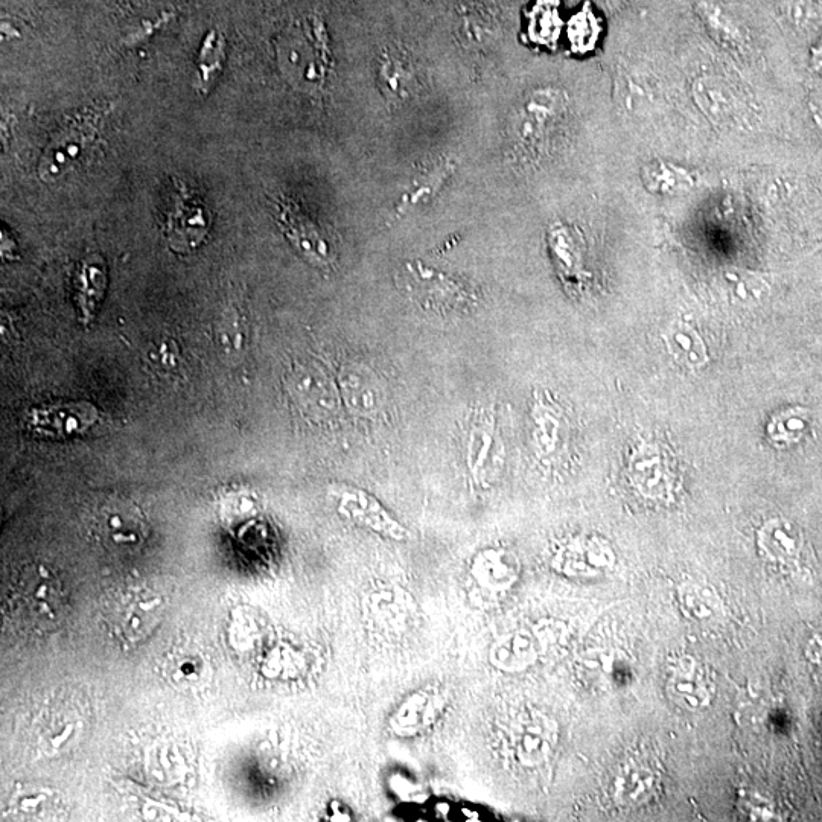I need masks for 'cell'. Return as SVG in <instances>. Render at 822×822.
Here are the masks:
<instances>
[{
    "instance_id": "1",
    "label": "cell",
    "mask_w": 822,
    "mask_h": 822,
    "mask_svg": "<svg viewBox=\"0 0 822 822\" xmlns=\"http://www.w3.org/2000/svg\"><path fill=\"white\" fill-rule=\"evenodd\" d=\"M8 608L22 628L37 634L54 631L66 615L63 582L48 565H25L8 587Z\"/></svg>"
},
{
    "instance_id": "2",
    "label": "cell",
    "mask_w": 822,
    "mask_h": 822,
    "mask_svg": "<svg viewBox=\"0 0 822 822\" xmlns=\"http://www.w3.org/2000/svg\"><path fill=\"white\" fill-rule=\"evenodd\" d=\"M399 288L424 311L448 316L466 313L475 303L474 293L463 282L424 262H407L396 276Z\"/></svg>"
},
{
    "instance_id": "3",
    "label": "cell",
    "mask_w": 822,
    "mask_h": 822,
    "mask_svg": "<svg viewBox=\"0 0 822 822\" xmlns=\"http://www.w3.org/2000/svg\"><path fill=\"white\" fill-rule=\"evenodd\" d=\"M98 116L93 113L69 119L46 145L39 163L43 182L57 183L80 168L98 142Z\"/></svg>"
},
{
    "instance_id": "4",
    "label": "cell",
    "mask_w": 822,
    "mask_h": 822,
    "mask_svg": "<svg viewBox=\"0 0 822 822\" xmlns=\"http://www.w3.org/2000/svg\"><path fill=\"white\" fill-rule=\"evenodd\" d=\"M90 530L96 541L113 553H130L144 545L148 524L144 513L127 498L107 497L90 513Z\"/></svg>"
},
{
    "instance_id": "5",
    "label": "cell",
    "mask_w": 822,
    "mask_h": 822,
    "mask_svg": "<svg viewBox=\"0 0 822 822\" xmlns=\"http://www.w3.org/2000/svg\"><path fill=\"white\" fill-rule=\"evenodd\" d=\"M285 386L294 404L310 421L326 424L340 415L343 401L338 383L319 363H294L285 376Z\"/></svg>"
},
{
    "instance_id": "6",
    "label": "cell",
    "mask_w": 822,
    "mask_h": 822,
    "mask_svg": "<svg viewBox=\"0 0 822 822\" xmlns=\"http://www.w3.org/2000/svg\"><path fill=\"white\" fill-rule=\"evenodd\" d=\"M279 63L285 77L300 89H322L329 71V52L320 29L296 32L279 45Z\"/></svg>"
},
{
    "instance_id": "7",
    "label": "cell",
    "mask_w": 822,
    "mask_h": 822,
    "mask_svg": "<svg viewBox=\"0 0 822 822\" xmlns=\"http://www.w3.org/2000/svg\"><path fill=\"white\" fill-rule=\"evenodd\" d=\"M211 226L208 206L185 183L174 179L173 206L165 224L168 246L176 253L194 252L208 238Z\"/></svg>"
},
{
    "instance_id": "8",
    "label": "cell",
    "mask_w": 822,
    "mask_h": 822,
    "mask_svg": "<svg viewBox=\"0 0 822 822\" xmlns=\"http://www.w3.org/2000/svg\"><path fill=\"white\" fill-rule=\"evenodd\" d=\"M568 98L564 90L541 87L532 90L513 116V136L517 144L526 150H535L548 130L564 116Z\"/></svg>"
},
{
    "instance_id": "9",
    "label": "cell",
    "mask_w": 822,
    "mask_h": 822,
    "mask_svg": "<svg viewBox=\"0 0 822 822\" xmlns=\"http://www.w3.org/2000/svg\"><path fill=\"white\" fill-rule=\"evenodd\" d=\"M278 220L291 246L316 267L326 268L334 264L335 256L331 244L319 224L308 217L302 209L288 198L278 201Z\"/></svg>"
},
{
    "instance_id": "10",
    "label": "cell",
    "mask_w": 822,
    "mask_h": 822,
    "mask_svg": "<svg viewBox=\"0 0 822 822\" xmlns=\"http://www.w3.org/2000/svg\"><path fill=\"white\" fill-rule=\"evenodd\" d=\"M96 419L98 410L90 402H57L29 410L25 425L36 436L67 439L86 433Z\"/></svg>"
},
{
    "instance_id": "11",
    "label": "cell",
    "mask_w": 822,
    "mask_h": 822,
    "mask_svg": "<svg viewBox=\"0 0 822 822\" xmlns=\"http://www.w3.org/2000/svg\"><path fill=\"white\" fill-rule=\"evenodd\" d=\"M341 401L352 415L373 419L383 410L386 392L380 376L366 363L343 364L338 375Z\"/></svg>"
},
{
    "instance_id": "12",
    "label": "cell",
    "mask_w": 822,
    "mask_h": 822,
    "mask_svg": "<svg viewBox=\"0 0 822 822\" xmlns=\"http://www.w3.org/2000/svg\"><path fill=\"white\" fill-rule=\"evenodd\" d=\"M332 495L338 501V510L345 517L389 538L398 539V541L407 538V530L376 501V498L370 497L361 489L352 488V486H334Z\"/></svg>"
},
{
    "instance_id": "13",
    "label": "cell",
    "mask_w": 822,
    "mask_h": 822,
    "mask_svg": "<svg viewBox=\"0 0 822 822\" xmlns=\"http://www.w3.org/2000/svg\"><path fill=\"white\" fill-rule=\"evenodd\" d=\"M497 448V418L492 407H480L472 413L466 431V465L469 474L482 482L486 468L492 462Z\"/></svg>"
},
{
    "instance_id": "14",
    "label": "cell",
    "mask_w": 822,
    "mask_h": 822,
    "mask_svg": "<svg viewBox=\"0 0 822 822\" xmlns=\"http://www.w3.org/2000/svg\"><path fill=\"white\" fill-rule=\"evenodd\" d=\"M693 99L702 115L717 127H730L740 116V101L724 78L705 75L692 87Z\"/></svg>"
},
{
    "instance_id": "15",
    "label": "cell",
    "mask_w": 822,
    "mask_h": 822,
    "mask_svg": "<svg viewBox=\"0 0 822 822\" xmlns=\"http://www.w3.org/2000/svg\"><path fill=\"white\" fill-rule=\"evenodd\" d=\"M376 81L384 98L392 106H398L415 95L418 78L415 66L407 55L398 49H386L378 60Z\"/></svg>"
},
{
    "instance_id": "16",
    "label": "cell",
    "mask_w": 822,
    "mask_h": 822,
    "mask_svg": "<svg viewBox=\"0 0 822 822\" xmlns=\"http://www.w3.org/2000/svg\"><path fill=\"white\" fill-rule=\"evenodd\" d=\"M160 605L162 599L154 596L151 591L144 588L128 591V594L121 597L118 612H115L118 628H121L128 638L139 640L142 635L148 634L154 628V623L159 620L162 611Z\"/></svg>"
},
{
    "instance_id": "17",
    "label": "cell",
    "mask_w": 822,
    "mask_h": 822,
    "mask_svg": "<svg viewBox=\"0 0 822 822\" xmlns=\"http://www.w3.org/2000/svg\"><path fill=\"white\" fill-rule=\"evenodd\" d=\"M641 182L649 192L679 195L692 191L695 179L687 169L666 160H652L641 168Z\"/></svg>"
},
{
    "instance_id": "18",
    "label": "cell",
    "mask_w": 822,
    "mask_h": 822,
    "mask_svg": "<svg viewBox=\"0 0 822 822\" xmlns=\"http://www.w3.org/2000/svg\"><path fill=\"white\" fill-rule=\"evenodd\" d=\"M453 169V163L448 162V160L425 169L424 173L416 177L408 191L402 195L401 201L396 206V215L401 217V215L408 214L411 209L419 208L422 204L433 200L437 192L453 176Z\"/></svg>"
},
{
    "instance_id": "19",
    "label": "cell",
    "mask_w": 822,
    "mask_h": 822,
    "mask_svg": "<svg viewBox=\"0 0 822 822\" xmlns=\"http://www.w3.org/2000/svg\"><path fill=\"white\" fill-rule=\"evenodd\" d=\"M107 274L98 264L84 261L75 279V300L84 325L95 319L96 310L106 294Z\"/></svg>"
},
{
    "instance_id": "20",
    "label": "cell",
    "mask_w": 822,
    "mask_h": 822,
    "mask_svg": "<svg viewBox=\"0 0 822 822\" xmlns=\"http://www.w3.org/2000/svg\"><path fill=\"white\" fill-rule=\"evenodd\" d=\"M226 61V43L218 32L211 31L198 52L194 87L200 95H208L220 77Z\"/></svg>"
},
{
    "instance_id": "21",
    "label": "cell",
    "mask_w": 822,
    "mask_h": 822,
    "mask_svg": "<svg viewBox=\"0 0 822 822\" xmlns=\"http://www.w3.org/2000/svg\"><path fill=\"white\" fill-rule=\"evenodd\" d=\"M667 348L676 361L689 369L704 367L708 361L707 348L695 329L675 325L666 334Z\"/></svg>"
},
{
    "instance_id": "22",
    "label": "cell",
    "mask_w": 822,
    "mask_h": 822,
    "mask_svg": "<svg viewBox=\"0 0 822 822\" xmlns=\"http://www.w3.org/2000/svg\"><path fill=\"white\" fill-rule=\"evenodd\" d=\"M215 341L220 354L229 363H238L246 349L244 323L235 308H227L215 323Z\"/></svg>"
},
{
    "instance_id": "23",
    "label": "cell",
    "mask_w": 822,
    "mask_h": 822,
    "mask_svg": "<svg viewBox=\"0 0 822 822\" xmlns=\"http://www.w3.org/2000/svg\"><path fill=\"white\" fill-rule=\"evenodd\" d=\"M548 243L559 264V270L565 276H577L582 267L579 244L573 229L565 224H555L548 233Z\"/></svg>"
},
{
    "instance_id": "24",
    "label": "cell",
    "mask_w": 822,
    "mask_h": 822,
    "mask_svg": "<svg viewBox=\"0 0 822 822\" xmlns=\"http://www.w3.org/2000/svg\"><path fill=\"white\" fill-rule=\"evenodd\" d=\"M724 290L730 302L751 306L765 300L769 288L768 284L756 274L730 271L724 276Z\"/></svg>"
},
{
    "instance_id": "25",
    "label": "cell",
    "mask_w": 822,
    "mask_h": 822,
    "mask_svg": "<svg viewBox=\"0 0 822 822\" xmlns=\"http://www.w3.org/2000/svg\"><path fill=\"white\" fill-rule=\"evenodd\" d=\"M696 13L701 17L705 28H707L719 42L727 43V45L731 46L740 45L743 37L739 26L736 25V22H734L719 5L708 2V0H702V2L696 4Z\"/></svg>"
},
{
    "instance_id": "26",
    "label": "cell",
    "mask_w": 822,
    "mask_h": 822,
    "mask_svg": "<svg viewBox=\"0 0 822 822\" xmlns=\"http://www.w3.org/2000/svg\"><path fill=\"white\" fill-rule=\"evenodd\" d=\"M460 36L472 45H482L486 40L495 36L497 31V20L494 14L486 11L482 5H469L460 13L459 20Z\"/></svg>"
},
{
    "instance_id": "27",
    "label": "cell",
    "mask_w": 822,
    "mask_h": 822,
    "mask_svg": "<svg viewBox=\"0 0 822 822\" xmlns=\"http://www.w3.org/2000/svg\"><path fill=\"white\" fill-rule=\"evenodd\" d=\"M763 545L769 555L778 559H792L800 550V533L786 521H772L763 530Z\"/></svg>"
},
{
    "instance_id": "28",
    "label": "cell",
    "mask_w": 822,
    "mask_h": 822,
    "mask_svg": "<svg viewBox=\"0 0 822 822\" xmlns=\"http://www.w3.org/2000/svg\"><path fill=\"white\" fill-rule=\"evenodd\" d=\"M809 427V418L804 410H789L777 416L772 427V434L780 442H794Z\"/></svg>"
},
{
    "instance_id": "29",
    "label": "cell",
    "mask_w": 822,
    "mask_h": 822,
    "mask_svg": "<svg viewBox=\"0 0 822 822\" xmlns=\"http://www.w3.org/2000/svg\"><path fill=\"white\" fill-rule=\"evenodd\" d=\"M148 358H150L154 367L163 370V372L176 370L180 364L179 345L171 337L160 338L151 345Z\"/></svg>"
},
{
    "instance_id": "30",
    "label": "cell",
    "mask_w": 822,
    "mask_h": 822,
    "mask_svg": "<svg viewBox=\"0 0 822 822\" xmlns=\"http://www.w3.org/2000/svg\"><path fill=\"white\" fill-rule=\"evenodd\" d=\"M258 510L256 498L249 492L236 491L227 495L223 500L224 518L233 523L252 518Z\"/></svg>"
},
{
    "instance_id": "31",
    "label": "cell",
    "mask_w": 822,
    "mask_h": 822,
    "mask_svg": "<svg viewBox=\"0 0 822 822\" xmlns=\"http://www.w3.org/2000/svg\"><path fill=\"white\" fill-rule=\"evenodd\" d=\"M594 29L597 31L596 23H594V16L585 13L577 14L574 17L573 25H571V36L576 45H590L591 39L594 37Z\"/></svg>"
},
{
    "instance_id": "32",
    "label": "cell",
    "mask_w": 822,
    "mask_h": 822,
    "mask_svg": "<svg viewBox=\"0 0 822 822\" xmlns=\"http://www.w3.org/2000/svg\"><path fill=\"white\" fill-rule=\"evenodd\" d=\"M198 664H200V661L192 660V658L179 661V670H177V673H179V676H182L183 679H186V681H192L195 676L200 675Z\"/></svg>"
},
{
    "instance_id": "33",
    "label": "cell",
    "mask_w": 822,
    "mask_h": 822,
    "mask_svg": "<svg viewBox=\"0 0 822 822\" xmlns=\"http://www.w3.org/2000/svg\"><path fill=\"white\" fill-rule=\"evenodd\" d=\"M812 66L815 71L822 74V39L819 40L818 45L812 51Z\"/></svg>"
},
{
    "instance_id": "34",
    "label": "cell",
    "mask_w": 822,
    "mask_h": 822,
    "mask_svg": "<svg viewBox=\"0 0 822 822\" xmlns=\"http://www.w3.org/2000/svg\"><path fill=\"white\" fill-rule=\"evenodd\" d=\"M812 113L816 124H818L819 127H822V101L813 102Z\"/></svg>"
},
{
    "instance_id": "35",
    "label": "cell",
    "mask_w": 822,
    "mask_h": 822,
    "mask_svg": "<svg viewBox=\"0 0 822 822\" xmlns=\"http://www.w3.org/2000/svg\"><path fill=\"white\" fill-rule=\"evenodd\" d=\"M606 5L611 8L619 7L622 4L623 0H605Z\"/></svg>"
}]
</instances>
